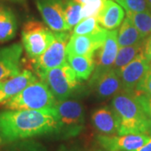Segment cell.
I'll return each mask as SVG.
<instances>
[{"mask_svg":"<svg viewBox=\"0 0 151 151\" xmlns=\"http://www.w3.org/2000/svg\"><path fill=\"white\" fill-rule=\"evenodd\" d=\"M58 126L56 110L5 109L0 112V136L7 143L57 134Z\"/></svg>","mask_w":151,"mask_h":151,"instance_id":"1","label":"cell"},{"mask_svg":"<svg viewBox=\"0 0 151 151\" xmlns=\"http://www.w3.org/2000/svg\"><path fill=\"white\" fill-rule=\"evenodd\" d=\"M111 107L119 119V135L151 133L149 119L134 92L120 91L113 97Z\"/></svg>","mask_w":151,"mask_h":151,"instance_id":"2","label":"cell"},{"mask_svg":"<svg viewBox=\"0 0 151 151\" xmlns=\"http://www.w3.org/2000/svg\"><path fill=\"white\" fill-rule=\"evenodd\" d=\"M6 109H30L55 111L57 100L43 81H36L24 88L22 92L4 101Z\"/></svg>","mask_w":151,"mask_h":151,"instance_id":"3","label":"cell"},{"mask_svg":"<svg viewBox=\"0 0 151 151\" xmlns=\"http://www.w3.org/2000/svg\"><path fill=\"white\" fill-rule=\"evenodd\" d=\"M55 39V32L35 20L28 21L22 29V42L30 59H37L48 49Z\"/></svg>","mask_w":151,"mask_h":151,"instance_id":"4","label":"cell"},{"mask_svg":"<svg viewBox=\"0 0 151 151\" xmlns=\"http://www.w3.org/2000/svg\"><path fill=\"white\" fill-rule=\"evenodd\" d=\"M55 108L59 121L57 134L65 139L79 134L85 123L84 110L81 103L66 99L57 101Z\"/></svg>","mask_w":151,"mask_h":151,"instance_id":"5","label":"cell"},{"mask_svg":"<svg viewBox=\"0 0 151 151\" xmlns=\"http://www.w3.org/2000/svg\"><path fill=\"white\" fill-rule=\"evenodd\" d=\"M40 78L47 85L57 101L66 100L77 88L80 81L67 62L46 71Z\"/></svg>","mask_w":151,"mask_h":151,"instance_id":"6","label":"cell"},{"mask_svg":"<svg viewBox=\"0 0 151 151\" xmlns=\"http://www.w3.org/2000/svg\"><path fill=\"white\" fill-rule=\"evenodd\" d=\"M69 40L70 35L65 31L55 32L53 42L40 57L33 60L34 68L39 77L46 71L66 63V45Z\"/></svg>","mask_w":151,"mask_h":151,"instance_id":"7","label":"cell"},{"mask_svg":"<svg viewBox=\"0 0 151 151\" xmlns=\"http://www.w3.org/2000/svg\"><path fill=\"white\" fill-rule=\"evenodd\" d=\"M150 139L148 134H129L124 135L100 134L97 139L103 149L109 151H135Z\"/></svg>","mask_w":151,"mask_h":151,"instance_id":"8","label":"cell"},{"mask_svg":"<svg viewBox=\"0 0 151 151\" xmlns=\"http://www.w3.org/2000/svg\"><path fill=\"white\" fill-rule=\"evenodd\" d=\"M119 50L118 30H108L105 41L93 55L95 69L93 70L92 76L98 75L102 72L112 69Z\"/></svg>","mask_w":151,"mask_h":151,"instance_id":"9","label":"cell"},{"mask_svg":"<svg viewBox=\"0 0 151 151\" xmlns=\"http://www.w3.org/2000/svg\"><path fill=\"white\" fill-rule=\"evenodd\" d=\"M150 68V64L146 59L143 50L118 72L122 81L123 90L130 92H136L138 85Z\"/></svg>","mask_w":151,"mask_h":151,"instance_id":"10","label":"cell"},{"mask_svg":"<svg viewBox=\"0 0 151 151\" xmlns=\"http://www.w3.org/2000/svg\"><path fill=\"white\" fill-rule=\"evenodd\" d=\"M108 31V29L103 28L99 32L92 35H71L66 45V55L93 57L96 50L105 41Z\"/></svg>","mask_w":151,"mask_h":151,"instance_id":"11","label":"cell"},{"mask_svg":"<svg viewBox=\"0 0 151 151\" xmlns=\"http://www.w3.org/2000/svg\"><path fill=\"white\" fill-rule=\"evenodd\" d=\"M44 21L52 31L68 30L65 22V7L62 0H35Z\"/></svg>","mask_w":151,"mask_h":151,"instance_id":"12","label":"cell"},{"mask_svg":"<svg viewBox=\"0 0 151 151\" xmlns=\"http://www.w3.org/2000/svg\"><path fill=\"white\" fill-rule=\"evenodd\" d=\"M89 84L97 97L103 99L114 97L123 89L120 76L113 68L98 75L92 76Z\"/></svg>","mask_w":151,"mask_h":151,"instance_id":"13","label":"cell"},{"mask_svg":"<svg viewBox=\"0 0 151 151\" xmlns=\"http://www.w3.org/2000/svg\"><path fill=\"white\" fill-rule=\"evenodd\" d=\"M23 46L14 44L0 49V81L20 73V59Z\"/></svg>","mask_w":151,"mask_h":151,"instance_id":"14","label":"cell"},{"mask_svg":"<svg viewBox=\"0 0 151 151\" xmlns=\"http://www.w3.org/2000/svg\"><path fill=\"white\" fill-rule=\"evenodd\" d=\"M92 123L102 134L119 135V119L112 107L105 106L97 108L92 114Z\"/></svg>","mask_w":151,"mask_h":151,"instance_id":"15","label":"cell"},{"mask_svg":"<svg viewBox=\"0 0 151 151\" xmlns=\"http://www.w3.org/2000/svg\"><path fill=\"white\" fill-rule=\"evenodd\" d=\"M36 81V76L28 70H23L19 75L7 79L0 90V103L17 95L29 85Z\"/></svg>","mask_w":151,"mask_h":151,"instance_id":"16","label":"cell"},{"mask_svg":"<svg viewBox=\"0 0 151 151\" xmlns=\"http://www.w3.org/2000/svg\"><path fill=\"white\" fill-rule=\"evenodd\" d=\"M124 10L113 0H105L103 9L97 16L98 24L108 30H113L119 27L124 19Z\"/></svg>","mask_w":151,"mask_h":151,"instance_id":"17","label":"cell"},{"mask_svg":"<svg viewBox=\"0 0 151 151\" xmlns=\"http://www.w3.org/2000/svg\"><path fill=\"white\" fill-rule=\"evenodd\" d=\"M68 64L75 71L79 81L88 80L95 69V62L93 57L76 55H67Z\"/></svg>","mask_w":151,"mask_h":151,"instance_id":"18","label":"cell"},{"mask_svg":"<svg viewBox=\"0 0 151 151\" xmlns=\"http://www.w3.org/2000/svg\"><path fill=\"white\" fill-rule=\"evenodd\" d=\"M17 32V20L9 8L0 6V42L12 40Z\"/></svg>","mask_w":151,"mask_h":151,"instance_id":"19","label":"cell"},{"mask_svg":"<svg viewBox=\"0 0 151 151\" xmlns=\"http://www.w3.org/2000/svg\"><path fill=\"white\" fill-rule=\"evenodd\" d=\"M144 39L139 32V30L136 29L133 23L127 17L122 22L119 31L118 33V42L119 47L124 46H129L137 44L143 43Z\"/></svg>","mask_w":151,"mask_h":151,"instance_id":"20","label":"cell"},{"mask_svg":"<svg viewBox=\"0 0 151 151\" xmlns=\"http://www.w3.org/2000/svg\"><path fill=\"white\" fill-rule=\"evenodd\" d=\"M145 43H139L129 46L119 47V52L113 64V69L119 72L124 66L128 65L138 55L144 50Z\"/></svg>","mask_w":151,"mask_h":151,"instance_id":"21","label":"cell"},{"mask_svg":"<svg viewBox=\"0 0 151 151\" xmlns=\"http://www.w3.org/2000/svg\"><path fill=\"white\" fill-rule=\"evenodd\" d=\"M127 17L140 33L144 38L151 35V13L150 11L144 12H130L126 11Z\"/></svg>","mask_w":151,"mask_h":151,"instance_id":"22","label":"cell"},{"mask_svg":"<svg viewBox=\"0 0 151 151\" xmlns=\"http://www.w3.org/2000/svg\"><path fill=\"white\" fill-rule=\"evenodd\" d=\"M64 15L67 29L70 30L82 20V5L70 0L65 7Z\"/></svg>","mask_w":151,"mask_h":151,"instance_id":"23","label":"cell"},{"mask_svg":"<svg viewBox=\"0 0 151 151\" xmlns=\"http://www.w3.org/2000/svg\"><path fill=\"white\" fill-rule=\"evenodd\" d=\"M103 29V28L98 24L96 17H90V18L83 19L79 24H77L73 28L72 35H92L99 32Z\"/></svg>","mask_w":151,"mask_h":151,"instance_id":"24","label":"cell"},{"mask_svg":"<svg viewBox=\"0 0 151 151\" xmlns=\"http://www.w3.org/2000/svg\"><path fill=\"white\" fill-rule=\"evenodd\" d=\"M105 0H86L82 4V19L96 17L103 9Z\"/></svg>","mask_w":151,"mask_h":151,"instance_id":"25","label":"cell"},{"mask_svg":"<svg viewBox=\"0 0 151 151\" xmlns=\"http://www.w3.org/2000/svg\"><path fill=\"white\" fill-rule=\"evenodd\" d=\"M126 11L144 12L148 11V3L146 0H115Z\"/></svg>","mask_w":151,"mask_h":151,"instance_id":"26","label":"cell"},{"mask_svg":"<svg viewBox=\"0 0 151 151\" xmlns=\"http://www.w3.org/2000/svg\"><path fill=\"white\" fill-rule=\"evenodd\" d=\"M134 95L136 99L140 103V105L144 109L151 127V96L139 92H135Z\"/></svg>","mask_w":151,"mask_h":151,"instance_id":"27","label":"cell"},{"mask_svg":"<svg viewBox=\"0 0 151 151\" xmlns=\"http://www.w3.org/2000/svg\"><path fill=\"white\" fill-rule=\"evenodd\" d=\"M16 148L20 151H47L40 143L34 140H24L17 144Z\"/></svg>","mask_w":151,"mask_h":151,"instance_id":"28","label":"cell"},{"mask_svg":"<svg viewBox=\"0 0 151 151\" xmlns=\"http://www.w3.org/2000/svg\"><path fill=\"white\" fill-rule=\"evenodd\" d=\"M136 92L151 96V68L137 86Z\"/></svg>","mask_w":151,"mask_h":151,"instance_id":"29","label":"cell"},{"mask_svg":"<svg viewBox=\"0 0 151 151\" xmlns=\"http://www.w3.org/2000/svg\"><path fill=\"white\" fill-rule=\"evenodd\" d=\"M144 55L151 65V35L146 40L144 45Z\"/></svg>","mask_w":151,"mask_h":151,"instance_id":"30","label":"cell"},{"mask_svg":"<svg viewBox=\"0 0 151 151\" xmlns=\"http://www.w3.org/2000/svg\"><path fill=\"white\" fill-rule=\"evenodd\" d=\"M135 151H151V135L150 139H149V141L146 143L145 145H143L141 148H139V150Z\"/></svg>","mask_w":151,"mask_h":151,"instance_id":"31","label":"cell"},{"mask_svg":"<svg viewBox=\"0 0 151 151\" xmlns=\"http://www.w3.org/2000/svg\"><path fill=\"white\" fill-rule=\"evenodd\" d=\"M74 2H76V3H78V4H81V5L86 2V0H73Z\"/></svg>","mask_w":151,"mask_h":151,"instance_id":"32","label":"cell"},{"mask_svg":"<svg viewBox=\"0 0 151 151\" xmlns=\"http://www.w3.org/2000/svg\"><path fill=\"white\" fill-rule=\"evenodd\" d=\"M4 81H0V90L2 89V87H3V86H4Z\"/></svg>","mask_w":151,"mask_h":151,"instance_id":"33","label":"cell"},{"mask_svg":"<svg viewBox=\"0 0 151 151\" xmlns=\"http://www.w3.org/2000/svg\"><path fill=\"white\" fill-rule=\"evenodd\" d=\"M146 1H147L148 4H149V5H150L151 7V0H146Z\"/></svg>","mask_w":151,"mask_h":151,"instance_id":"34","label":"cell"},{"mask_svg":"<svg viewBox=\"0 0 151 151\" xmlns=\"http://www.w3.org/2000/svg\"><path fill=\"white\" fill-rule=\"evenodd\" d=\"M97 151H109V150H105V149H100V150H97Z\"/></svg>","mask_w":151,"mask_h":151,"instance_id":"35","label":"cell"},{"mask_svg":"<svg viewBox=\"0 0 151 151\" xmlns=\"http://www.w3.org/2000/svg\"><path fill=\"white\" fill-rule=\"evenodd\" d=\"M2 142H3V139H2V137L0 136V145L2 144Z\"/></svg>","mask_w":151,"mask_h":151,"instance_id":"36","label":"cell"}]
</instances>
